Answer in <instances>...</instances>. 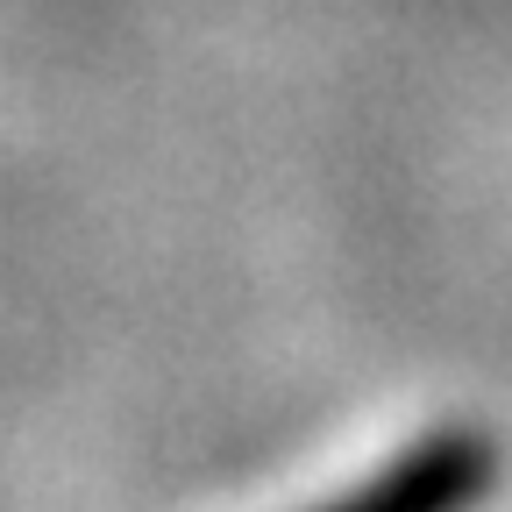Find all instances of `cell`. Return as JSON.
I'll return each mask as SVG.
<instances>
[{
    "instance_id": "cell-1",
    "label": "cell",
    "mask_w": 512,
    "mask_h": 512,
    "mask_svg": "<svg viewBox=\"0 0 512 512\" xmlns=\"http://www.w3.org/2000/svg\"><path fill=\"white\" fill-rule=\"evenodd\" d=\"M491 477H498V463H491V448H484L477 434H427V441L406 448V456L384 470L377 484H363L356 505H399V512L463 505V498H477Z\"/></svg>"
}]
</instances>
